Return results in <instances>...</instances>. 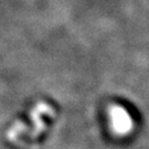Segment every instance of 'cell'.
I'll list each match as a JSON object with an SVG mask.
<instances>
[{"label":"cell","mask_w":149,"mask_h":149,"mask_svg":"<svg viewBox=\"0 0 149 149\" xmlns=\"http://www.w3.org/2000/svg\"><path fill=\"white\" fill-rule=\"evenodd\" d=\"M113 132L118 136H126L134 127L133 119L129 113L120 105H113L108 109Z\"/></svg>","instance_id":"cell-1"}]
</instances>
